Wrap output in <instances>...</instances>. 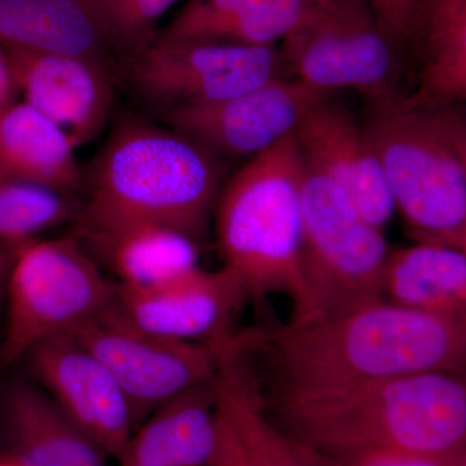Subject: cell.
I'll use <instances>...</instances> for the list:
<instances>
[{
	"label": "cell",
	"mask_w": 466,
	"mask_h": 466,
	"mask_svg": "<svg viewBox=\"0 0 466 466\" xmlns=\"http://www.w3.org/2000/svg\"><path fill=\"white\" fill-rule=\"evenodd\" d=\"M248 300L244 285L225 267L208 271L198 266L149 289L116 285L113 305L122 317L149 332L214 343L235 333L233 323Z\"/></svg>",
	"instance_id": "obj_13"
},
{
	"label": "cell",
	"mask_w": 466,
	"mask_h": 466,
	"mask_svg": "<svg viewBox=\"0 0 466 466\" xmlns=\"http://www.w3.org/2000/svg\"><path fill=\"white\" fill-rule=\"evenodd\" d=\"M8 458L21 466H106V455L33 380L9 383L3 400Z\"/></svg>",
	"instance_id": "obj_16"
},
{
	"label": "cell",
	"mask_w": 466,
	"mask_h": 466,
	"mask_svg": "<svg viewBox=\"0 0 466 466\" xmlns=\"http://www.w3.org/2000/svg\"><path fill=\"white\" fill-rule=\"evenodd\" d=\"M24 359L33 381L106 456L118 460L135 431L133 410L99 359L73 334L39 343Z\"/></svg>",
	"instance_id": "obj_12"
},
{
	"label": "cell",
	"mask_w": 466,
	"mask_h": 466,
	"mask_svg": "<svg viewBox=\"0 0 466 466\" xmlns=\"http://www.w3.org/2000/svg\"><path fill=\"white\" fill-rule=\"evenodd\" d=\"M317 8L303 0H187L157 36L275 46L309 21Z\"/></svg>",
	"instance_id": "obj_18"
},
{
	"label": "cell",
	"mask_w": 466,
	"mask_h": 466,
	"mask_svg": "<svg viewBox=\"0 0 466 466\" xmlns=\"http://www.w3.org/2000/svg\"><path fill=\"white\" fill-rule=\"evenodd\" d=\"M395 208L419 242L466 250V121L461 104H370L361 126Z\"/></svg>",
	"instance_id": "obj_4"
},
{
	"label": "cell",
	"mask_w": 466,
	"mask_h": 466,
	"mask_svg": "<svg viewBox=\"0 0 466 466\" xmlns=\"http://www.w3.org/2000/svg\"><path fill=\"white\" fill-rule=\"evenodd\" d=\"M24 103L47 116L76 149L106 127L116 67L84 56L5 48Z\"/></svg>",
	"instance_id": "obj_14"
},
{
	"label": "cell",
	"mask_w": 466,
	"mask_h": 466,
	"mask_svg": "<svg viewBox=\"0 0 466 466\" xmlns=\"http://www.w3.org/2000/svg\"><path fill=\"white\" fill-rule=\"evenodd\" d=\"M281 60L319 91L352 88L370 104L391 100L400 50L383 34L366 0H334L281 41Z\"/></svg>",
	"instance_id": "obj_8"
},
{
	"label": "cell",
	"mask_w": 466,
	"mask_h": 466,
	"mask_svg": "<svg viewBox=\"0 0 466 466\" xmlns=\"http://www.w3.org/2000/svg\"><path fill=\"white\" fill-rule=\"evenodd\" d=\"M0 47L90 57L116 66L79 0H0Z\"/></svg>",
	"instance_id": "obj_23"
},
{
	"label": "cell",
	"mask_w": 466,
	"mask_h": 466,
	"mask_svg": "<svg viewBox=\"0 0 466 466\" xmlns=\"http://www.w3.org/2000/svg\"><path fill=\"white\" fill-rule=\"evenodd\" d=\"M113 56L122 63L157 38L158 21L179 0H79Z\"/></svg>",
	"instance_id": "obj_26"
},
{
	"label": "cell",
	"mask_w": 466,
	"mask_h": 466,
	"mask_svg": "<svg viewBox=\"0 0 466 466\" xmlns=\"http://www.w3.org/2000/svg\"><path fill=\"white\" fill-rule=\"evenodd\" d=\"M73 336L118 383L133 410L135 429L158 407L213 381L219 367L218 342L180 341L149 332L122 317L113 303Z\"/></svg>",
	"instance_id": "obj_10"
},
{
	"label": "cell",
	"mask_w": 466,
	"mask_h": 466,
	"mask_svg": "<svg viewBox=\"0 0 466 466\" xmlns=\"http://www.w3.org/2000/svg\"><path fill=\"white\" fill-rule=\"evenodd\" d=\"M269 410L294 440L327 458L368 451L465 452L464 373L389 377Z\"/></svg>",
	"instance_id": "obj_3"
},
{
	"label": "cell",
	"mask_w": 466,
	"mask_h": 466,
	"mask_svg": "<svg viewBox=\"0 0 466 466\" xmlns=\"http://www.w3.org/2000/svg\"><path fill=\"white\" fill-rule=\"evenodd\" d=\"M219 161L168 126L126 116L85 171L78 236L124 227H167L201 242L220 191Z\"/></svg>",
	"instance_id": "obj_2"
},
{
	"label": "cell",
	"mask_w": 466,
	"mask_h": 466,
	"mask_svg": "<svg viewBox=\"0 0 466 466\" xmlns=\"http://www.w3.org/2000/svg\"><path fill=\"white\" fill-rule=\"evenodd\" d=\"M383 34L398 50L410 42L422 0H366Z\"/></svg>",
	"instance_id": "obj_28"
},
{
	"label": "cell",
	"mask_w": 466,
	"mask_h": 466,
	"mask_svg": "<svg viewBox=\"0 0 466 466\" xmlns=\"http://www.w3.org/2000/svg\"><path fill=\"white\" fill-rule=\"evenodd\" d=\"M327 459L329 460L330 466H466L465 452L425 455L403 451H368L341 458Z\"/></svg>",
	"instance_id": "obj_27"
},
{
	"label": "cell",
	"mask_w": 466,
	"mask_h": 466,
	"mask_svg": "<svg viewBox=\"0 0 466 466\" xmlns=\"http://www.w3.org/2000/svg\"><path fill=\"white\" fill-rule=\"evenodd\" d=\"M325 96L299 79L276 78L231 99L167 110L161 118L217 158H253L296 133L309 106Z\"/></svg>",
	"instance_id": "obj_11"
},
{
	"label": "cell",
	"mask_w": 466,
	"mask_h": 466,
	"mask_svg": "<svg viewBox=\"0 0 466 466\" xmlns=\"http://www.w3.org/2000/svg\"><path fill=\"white\" fill-rule=\"evenodd\" d=\"M218 443L211 466H254L226 417L218 410Z\"/></svg>",
	"instance_id": "obj_29"
},
{
	"label": "cell",
	"mask_w": 466,
	"mask_h": 466,
	"mask_svg": "<svg viewBox=\"0 0 466 466\" xmlns=\"http://www.w3.org/2000/svg\"><path fill=\"white\" fill-rule=\"evenodd\" d=\"M216 400L254 466H330L276 424L226 349L219 350Z\"/></svg>",
	"instance_id": "obj_24"
},
{
	"label": "cell",
	"mask_w": 466,
	"mask_h": 466,
	"mask_svg": "<svg viewBox=\"0 0 466 466\" xmlns=\"http://www.w3.org/2000/svg\"><path fill=\"white\" fill-rule=\"evenodd\" d=\"M217 443L214 379L153 410L116 461L118 466H211Z\"/></svg>",
	"instance_id": "obj_17"
},
{
	"label": "cell",
	"mask_w": 466,
	"mask_h": 466,
	"mask_svg": "<svg viewBox=\"0 0 466 466\" xmlns=\"http://www.w3.org/2000/svg\"><path fill=\"white\" fill-rule=\"evenodd\" d=\"M305 299L290 323L332 317L382 299L388 242L345 193L306 165L302 184Z\"/></svg>",
	"instance_id": "obj_6"
},
{
	"label": "cell",
	"mask_w": 466,
	"mask_h": 466,
	"mask_svg": "<svg viewBox=\"0 0 466 466\" xmlns=\"http://www.w3.org/2000/svg\"><path fill=\"white\" fill-rule=\"evenodd\" d=\"M0 179L76 198L85 171L66 134L38 110L16 101L0 116Z\"/></svg>",
	"instance_id": "obj_19"
},
{
	"label": "cell",
	"mask_w": 466,
	"mask_h": 466,
	"mask_svg": "<svg viewBox=\"0 0 466 466\" xmlns=\"http://www.w3.org/2000/svg\"><path fill=\"white\" fill-rule=\"evenodd\" d=\"M21 245L23 244L0 245V289L5 285L9 269Z\"/></svg>",
	"instance_id": "obj_31"
},
{
	"label": "cell",
	"mask_w": 466,
	"mask_h": 466,
	"mask_svg": "<svg viewBox=\"0 0 466 466\" xmlns=\"http://www.w3.org/2000/svg\"><path fill=\"white\" fill-rule=\"evenodd\" d=\"M76 238L126 289L159 287L198 267L200 245L167 227L130 226Z\"/></svg>",
	"instance_id": "obj_21"
},
{
	"label": "cell",
	"mask_w": 466,
	"mask_h": 466,
	"mask_svg": "<svg viewBox=\"0 0 466 466\" xmlns=\"http://www.w3.org/2000/svg\"><path fill=\"white\" fill-rule=\"evenodd\" d=\"M275 46L155 39L122 63L135 94L157 110L204 106L231 99L280 78Z\"/></svg>",
	"instance_id": "obj_9"
},
{
	"label": "cell",
	"mask_w": 466,
	"mask_h": 466,
	"mask_svg": "<svg viewBox=\"0 0 466 466\" xmlns=\"http://www.w3.org/2000/svg\"><path fill=\"white\" fill-rule=\"evenodd\" d=\"M306 165L336 184L370 225L381 229L395 205L375 150L348 109L325 96L296 128Z\"/></svg>",
	"instance_id": "obj_15"
},
{
	"label": "cell",
	"mask_w": 466,
	"mask_h": 466,
	"mask_svg": "<svg viewBox=\"0 0 466 466\" xmlns=\"http://www.w3.org/2000/svg\"><path fill=\"white\" fill-rule=\"evenodd\" d=\"M382 299L422 314L466 320V250L431 242L390 250Z\"/></svg>",
	"instance_id": "obj_20"
},
{
	"label": "cell",
	"mask_w": 466,
	"mask_h": 466,
	"mask_svg": "<svg viewBox=\"0 0 466 466\" xmlns=\"http://www.w3.org/2000/svg\"><path fill=\"white\" fill-rule=\"evenodd\" d=\"M72 196L0 179V245L24 244L78 218Z\"/></svg>",
	"instance_id": "obj_25"
},
{
	"label": "cell",
	"mask_w": 466,
	"mask_h": 466,
	"mask_svg": "<svg viewBox=\"0 0 466 466\" xmlns=\"http://www.w3.org/2000/svg\"><path fill=\"white\" fill-rule=\"evenodd\" d=\"M306 162L291 134L250 159L220 191L214 226L223 267L262 305L283 294L293 315L305 299L302 184Z\"/></svg>",
	"instance_id": "obj_5"
},
{
	"label": "cell",
	"mask_w": 466,
	"mask_h": 466,
	"mask_svg": "<svg viewBox=\"0 0 466 466\" xmlns=\"http://www.w3.org/2000/svg\"><path fill=\"white\" fill-rule=\"evenodd\" d=\"M7 315L0 361L25 358L39 343L75 334L113 303L116 284L76 236L21 245L5 285Z\"/></svg>",
	"instance_id": "obj_7"
},
{
	"label": "cell",
	"mask_w": 466,
	"mask_h": 466,
	"mask_svg": "<svg viewBox=\"0 0 466 466\" xmlns=\"http://www.w3.org/2000/svg\"><path fill=\"white\" fill-rule=\"evenodd\" d=\"M233 357L263 408L389 377L464 373L466 320L385 299L332 317L235 333Z\"/></svg>",
	"instance_id": "obj_1"
},
{
	"label": "cell",
	"mask_w": 466,
	"mask_h": 466,
	"mask_svg": "<svg viewBox=\"0 0 466 466\" xmlns=\"http://www.w3.org/2000/svg\"><path fill=\"white\" fill-rule=\"evenodd\" d=\"M415 48L410 103L461 104L466 97V0H422L407 47Z\"/></svg>",
	"instance_id": "obj_22"
},
{
	"label": "cell",
	"mask_w": 466,
	"mask_h": 466,
	"mask_svg": "<svg viewBox=\"0 0 466 466\" xmlns=\"http://www.w3.org/2000/svg\"><path fill=\"white\" fill-rule=\"evenodd\" d=\"M18 88L5 48L0 47V116L16 103Z\"/></svg>",
	"instance_id": "obj_30"
},
{
	"label": "cell",
	"mask_w": 466,
	"mask_h": 466,
	"mask_svg": "<svg viewBox=\"0 0 466 466\" xmlns=\"http://www.w3.org/2000/svg\"><path fill=\"white\" fill-rule=\"evenodd\" d=\"M0 466H21L18 465L15 460L9 459L8 456L5 459H0Z\"/></svg>",
	"instance_id": "obj_33"
},
{
	"label": "cell",
	"mask_w": 466,
	"mask_h": 466,
	"mask_svg": "<svg viewBox=\"0 0 466 466\" xmlns=\"http://www.w3.org/2000/svg\"><path fill=\"white\" fill-rule=\"evenodd\" d=\"M303 2L309 3V5H314V7L324 8L332 5L333 0H303Z\"/></svg>",
	"instance_id": "obj_32"
}]
</instances>
